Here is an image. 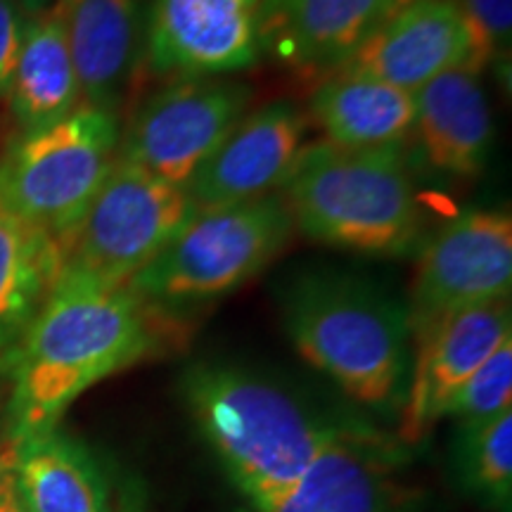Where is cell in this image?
Returning <instances> with one entry per match:
<instances>
[{
	"mask_svg": "<svg viewBox=\"0 0 512 512\" xmlns=\"http://www.w3.org/2000/svg\"><path fill=\"white\" fill-rule=\"evenodd\" d=\"M190 330L131 285L62 268L41 309L0 356L12 444L55 430L67 408L95 384L150 358L178 351Z\"/></svg>",
	"mask_w": 512,
	"mask_h": 512,
	"instance_id": "1",
	"label": "cell"
},
{
	"mask_svg": "<svg viewBox=\"0 0 512 512\" xmlns=\"http://www.w3.org/2000/svg\"><path fill=\"white\" fill-rule=\"evenodd\" d=\"M181 394L197 430L252 508L297 482L342 425L313 413L278 384L223 363L190 366Z\"/></svg>",
	"mask_w": 512,
	"mask_h": 512,
	"instance_id": "2",
	"label": "cell"
},
{
	"mask_svg": "<svg viewBox=\"0 0 512 512\" xmlns=\"http://www.w3.org/2000/svg\"><path fill=\"white\" fill-rule=\"evenodd\" d=\"M283 316L302 358L349 399L401 408L413 356L406 304L354 275L311 273L290 285Z\"/></svg>",
	"mask_w": 512,
	"mask_h": 512,
	"instance_id": "3",
	"label": "cell"
},
{
	"mask_svg": "<svg viewBox=\"0 0 512 512\" xmlns=\"http://www.w3.org/2000/svg\"><path fill=\"white\" fill-rule=\"evenodd\" d=\"M306 238L366 256H406L425 230V211L403 150L306 145L280 190Z\"/></svg>",
	"mask_w": 512,
	"mask_h": 512,
	"instance_id": "4",
	"label": "cell"
},
{
	"mask_svg": "<svg viewBox=\"0 0 512 512\" xmlns=\"http://www.w3.org/2000/svg\"><path fill=\"white\" fill-rule=\"evenodd\" d=\"M119 140L117 114L88 105L22 133L0 157V211L64 247L117 162Z\"/></svg>",
	"mask_w": 512,
	"mask_h": 512,
	"instance_id": "5",
	"label": "cell"
},
{
	"mask_svg": "<svg viewBox=\"0 0 512 512\" xmlns=\"http://www.w3.org/2000/svg\"><path fill=\"white\" fill-rule=\"evenodd\" d=\"M292 230L294 221L280 195L197 209L128 285L150 302L183 313L256 278L283 252Z\"/></svg>",
	"mask_w": 512,
	"mask_h": 512,
	"instance_id": "6",
	"label": "cell"
},
{
	"mask_svg": "<svg viewBox=\"0 0 512 512\" xmlns=\"http://www.w3.org/2000/svg\"><path fill=\"white\" fill-rule=\"evenodd\" d=\"M188 190L117 157L72 238L64 268L105 283H131L195 214Z\"/></svg>",
	"mask_w": 512,
	"mask_h": 512,
	"instance_id": "7",
	"label": "cell"
},
{
	"mask_svg": "<svg viewBox=\"0 0 512 512\" xmlns=\"http://www.w3.org/2000/svg\"><path fill=\"white\" fill-rule=\"evenodd\" d=\"M252 102L247 83L204 76L171 83L138 107L121 131L119 157L174 185H188Z\"/></svg>",
	"mask_w": 512,
	"mask_h": 512,
	"instance_id": "8",
	"label": "cell"
},
{
	"mask_svg": "<svg viewBox=\"0 0 512 512\" xmlns=\"http://www.w3.org/2000/svg\"><path fill=\"white\" fill-rule=\"evenodd\" d=\"M510 290V214L503 209L463 211L420 247L406 304L411 339L451 313L510 299Z\"/></svg>",
	"mask_w": 512,
	"mask_h": 512,
	"instance_id": "9",
	"label": "cell"
},
{
	"mask_svg": "<svg viewBox=\"0 0 512 512\" xmlns=\"http://www.w3.org/2000/svg\"><path fill=\"white\" fill-rule=\"evenodd\" d=\"M489 50L458 0H408L337 72L384 81L406 93L453 69L482 74Z\"/></svg>",
	"mask_w": 512,
	"mask_h": 512,
	"instance_id": "10",
	"label": "cell"
},
{
	"mask_svg": "<svg viewBox=\"0 0 512 512\" xmlns=\"http://www.w3.org/2000/svg\"><path fill=\"white\" fill-rule=\"evenodd\" d=\"M261 0H152L145 67L159 79L245 72L261 60Z\"/></svg>",
	"mask_w": 512,
	"mask_h": 512,
	"instance_id": "11",
	"label": "cell"
},
{
	"mask_svg": "<svg viewBox=\"0 0 512 512\" xmlns=\"http://www.w3.org/2000/svg\"><path fill=\"white\" fill-rule=\"evenodd\" d=\"M510 337V299L456 311L413 337L411 375L401 403L403 444L425 439L446 418L460 387Z\"/></svg>",
	"mask_w": 512,
	"mask_h": 512,
	"instance_id": "12",
	"label": "cell"
},
{
	"mask_svg": "<svg viewBox=\"0 0 512 512\" xmlns=\"http://www.w3.org/2000/svg\"><path fill=\"white\" fill-rule=\"evenodd\" d=\"M306 131L309 117L292 102L247 112L185 185L195 209L245 204L283 190L306 147Z\"/></svg>",
	"mask_w": 512,
	"mask_h": 512,
	"instance_id": "13",
	"label": "cell"
},
{
	"mask_svg": "<svg viewBox=\"0 0 512 512\" xmlns=\"http://www.w3.org/2000/svg\"><path fill=\"white\" fill-rule=\"evenodd\" d=\"M408 0H261L259 53L290 72L323 79L344 67Z\"/></svg>",
	"mask_w": 512,
	"mask_h": 512,
	"instance_id": "14",
	"label": "cell"
},
{
	"mask_svg": "<svg viewBox=\"0 0 512 512\" xmlns=\"http://www.w3.org/2000/svg\"><path fill=\"white\" fill-rule=\"evenodd\" d=\"M83 105L119 117L145 67V22L138 0H57Z\"/></svg>",
	"mask_w": 512,
	"mask_h": 512,
	"instance_id": "15",
	"label": "cell"
},
{
	"mask_svg": "<svg viewBox=\"0 0 512 512\" xmlns=\"http://www.w3.org/2000/svg\"><path fill=\"white\" fill-rule=\"evenodd\" d=\"M392 446L361 422H342L292 486L254 512H389Z\"/></svg>",
	"mask_w": 512,
	"mask_h": 512,
	"instance_id": "16",
	"label": "cell"
},
{
	"mask_svg": "<svg viewBox=\"0 0 512 512\" xmlns=\"http://www.w3.org/2000/svg\"><path fill=\"white\" fill-rule=\"evenodd\" d=\"M491 110L479 74L453 69L415 93V126L425 162L439 174L475 178L491 150Z\"/></svg>",
	"mask_w": 512,
	"mask_h": 512,
	"instance_id": "17",
	"label": "cell"
},
{
	"mask_svg": "<svg viewBox=\"0 0 512 512\" xmlns=\"http://www.w3.org/2000/svg\"><path fill=\"white\" fill-rule=\"evenodd\" d=\"M309 117L325 143L347 150H403L413 140L415 93L370 76L335 72L318 79Z\"/></svg>",
	"mask_w": 512,
	"mask_h": 512,
	"instance_id": "18",
	"label": "cell"
},
{
	"mask_svg": "<svg viewBox=\"0 0 512 512\" xmlns=\"http://www.w3.org/2000/svg\"><path fill=\"white\" fill-rule=\"evenodd\" d=\"M8 467L27 512H110V491L95 458L57 427L15 441Z\"/></svg>",
	"mask_w": 512,
	"mask_h": 512,
	"instance_id": "19",
	"label": "cell"
},
{
	"mask_svg": "<svg viewBox=\"0 0 512 512\" xmlns=\"http://www.w3.org/2000/svg\"><path fill=\"white\" fill-rule=\"evenodd\" d=\"M8 100L22 133L55 124L83 105L72 53L55 5L24 22Z\"/></svg>",
	"mask_w": 512,
	"mask_h": 512,
	"instance_id": "20",
	"label": "cell"
},
{
	"mask_svg": "<svg viewBox=\"0 0 512 512\" xmlns=\"http://www.w3.org/2000/svg\"><path fill=\"white\" fill-rule=\"evenodd\" d=\"M62 268L53 238L0 211V356L29 328Z\"/></svg>",
	"mask_w": 512,
	"mask_h": 512,
	"instance_id": "21",
	"label": "cell"
},
{
	"mask_svg": "<svg viewBox=\"0 0 512 512\" xmlns=\"http://www.w3.org/2000/svg\"><path fill=\"white\" fill-rule=\"evenodd\" d=\"M465 479L475 494L496 508L512 496V411L465 427Z\"/></svg>",
	"mask_w": 512,
	"mask_h": 512,
	"instance_id": "22",
	"label": "cell"
},
{
	"mask_svg": "<svg viewBox=\"0 0 512 512\" xmlns=\"http://www.w3.org/2000/svg\"><path fill=\"white\" fill-rule=\"evenodd\" d=\"M505 411H512V337L505 339L460 387L446 418H456L465 430Z\"/></svg>",
	"mask_w": 512,
	"mask_h": 512,
	"instance_id": "23",
	"label": "cell"
},
{
	"mask_svg": "<svg viewBox=\"0 0 512 512\" xmlns=\"http://www.w3.org/2000/svg\"><path fill=\"white\" fill-rule=\"evenodd\" d=\"M467 19L482 38L491 60L508 55L512 34V0H458Z\"/></svg>",
	"mask_w": 512,
	"mask_h": 512,
	"instance_id": "24",
	"label": "cell"
},
{
	"mask_svg": "<svg viewBox=\"0 0 512 512\" xmlns=\"http://www.w3.org/2000/svg\"><path fill=\"white\" fill-rule=\"evenodd\" d=\"M24 17L15 0H0V98H8L22 46Z\"/></svg>",
	"mask_w": 512,
	"mask_h": 512,
	"instance_id": "25",
	"label": "cell"
},
{
	"mask_svg": "<svg viewBox=\"0 0 512 512\" xmlns=\"http://www.w3.org/2000/svg\"><path fill=\"white\" fill-rule=\"evenodd\" d=\"M0 512H27L19 501L15 479H12L10 467L0 470Z\"/></svg>",
	"mask_w": 512,
	"mask_h": 512,
	"instance_id": "26",
	"label": "cell"
},
{
	"mask_svg": "<svg viewBox=\"0 0 512 512\" xmlns=\"http://www.w3.org/2000/svg\"><path fill=\"white\" fill-rule=\"evenodd\" d=\"M15 3L19 5V8H24V10H29V12H34V15H38V12L46 10L48 0H15Z\"/></svg>",
	"mask_w": 512,
	"mask_h": 512,
	"instance_id": "27",
	"label": "cell"
}]
</instances>
